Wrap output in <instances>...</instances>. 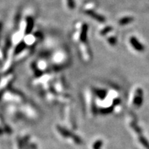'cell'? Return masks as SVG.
Listing matches in <instances>:
<instances>
[{
    "label": "cell",
    "mask_w": 149,
    "mask_h": 149,
    "mask_svg": "<svg viewBox=\"0 0 149 149\" xmlns=\"http://www.w3.org/2000/svg\"><path fill=\"white\" fill-rule=\"evenodd\" d=\"M130 42L131 46L135 48L136 51H139V52H141L144 50V47L141 45V44L139 42L135 37H130Z\"/></svg>",
    "instance_id": "cell-1"
},
{
    "label": "cell",
    "mask_w": 149,
    "mask_h": 149,
    "mask_svg": "<svg viewBox=\"0 0 149 149\" xmlns=\"http://www.w3.org/2000/svg\"><path fill=\"white\" fill-rule=\"evenodd\" d=\"M85 13L87 15H90L91 17H93V19H95L97 20V21L104 22V20H105V19H104V17H103L100 15L97 14L96 13L94 12V11H92V10H86Z\"/></svg>",
    "instance_id": "cell-2"
},
{
    "label": "cell",
    "mask_w": 149,
    "mask_h": 149,
    "mask_svg": "<svg viewBox=\"0 0 149 149\" xmlns=\"http://www.w3.org/2000/svg\"><path fill=\"white\" fill-rule=\"evenodd\" d=\"M132 21H133V17H125L122 18L119 22V24L120 25H126V24H128L131 22Z\"/></svg>",
    "instance_id": "cell-3"
},
{
    "label": "cell",
    "mask_w": 149,
    "mask_h": 149,
    "mask_svg": "<svg viewBox=\"0 0 149 149\" xmlns=\"http://www.w3.org/2000/svg\"><path fill=\"white\" fill-rule=\"evenodd\" d=\"M65 6L68 10H72L74 8V0H64Z\"/></svg>",
    "instance_id": "cell-4"
},
{
    "label": "cell",
    "mask_w": 149,
    "mask_h": 149,
    "mask_svg": "<svg viewBox=\"0 0 149 149\" xmlns=\"http://www.w3.org/2000/svg\"><path fill=\"white\" fill-rule=\"evenodd\" d=\"M110 31H111V27H107V28H105L104 30H102V31H101V33H100V34L105 35V34H107V33Z\"/></svg>",
    "instance_id": "cell-5"
},
{
    "label": "cell",
    "mask_w": 149,
    "mask_h": 149,
    "mask_svg": "<svg viewBox=\"0 0 149 149\" xmlns=\"http://www.w3.org/2000/svg\"><path fill=\"white\" fill-rule=\"evenodd\" d=\"M109 42L110 44H111V45H114L115 44V42H116V39L115 38V37H109Z\"/></svg>",
    "instance_id": "cell-6"
},
{
    "label": "cell",
    "mask_w": 149,
    "mask_h": 149,
    "mask_svg": "<svg viewBox=\"0 0 149 149\" xmlns=\"http://www.w3.org/2000/svg\"><path fill=\"white\" fill-rule=\"evenodd\" d=\"M1 28H2V25H1V22L0 21V34H1Z\"/></svg>",
    "instance_id": "cell-7"
}]
</instances>
